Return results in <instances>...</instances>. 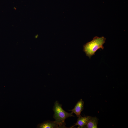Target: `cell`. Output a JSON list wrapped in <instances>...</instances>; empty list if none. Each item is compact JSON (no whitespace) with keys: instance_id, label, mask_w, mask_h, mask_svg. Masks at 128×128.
I'll list each match as a JSON object with an SVG mask.
<instances>
[{"instance_id":"obj_6","label":"cell","mask_w":128,"mask_h":128,"mask_svg":"<svg viewBox=\"0 0 128 128\" xmlns=\"http://www.w3.org/2000/svg\"><path fill=\"white\" fill-rule=\"evenodd\" d=\"M98 119L96 117H92L90 116L86 125L84 128H97V124Z\"/></svg>"},{"instance_id":"obj_5","label":"cell","mask_w":128,"mask_h":128,"mask_svg":"<svg viewBox=\"0 0 128 128\" xmlns=\"http://www.w3.org/2000/svg\"><path fill=\"white\" fill-rule=\"evenodd\" d=\"M38 127L40 128H59L58 124L55 121L48 120L45 121L38 125Z\"/></svg>"},{"instance_id":"obj_1","label":"cell","mask_w":128,"mask_h":128,"mask_svg":"<svg viewBox=\"0 0 128 128\" xmlns=\"http://www.w3.org/2000/svg\"><path fill=\"white\" fill-rule=\"evenodd\" d=\"M105 40L106 38L103 37H95L92 41L84 45L83 50L86 55L90 59L97 50L100 48L103 50V45Z\"/></svg>"},{"instance_id":"obj_2","label":"cell","mask_w":128,"mask_h":128,"mask_svg":"<svg viewBox=\"0 0 128 128\" xmlns=\"http://www.w3.org/2000/svg\"><path fill=\"white\" fill-rule=\"evenodd\" d=\"M62 105L56 101L54 103L53 110L54 112L53 118L58 124L59 128H66L65 122V119L69 117L74 116L72 112L68 113L62 108Z\"/></svg>"},{"instance_id":"obj_4","label":"cell","mask_w":128,"mask_h":128,"mask_svg":"<svg viewBox=\"0 0 128 128\" xmlns=\"http://www.w3.org/2000/svg\"><path fill=\"white\" fill-rule=\"evenodd\" d=\"M90 116H86L82 117L81 116L78 117L76 123L75 125L70 128H73L75 126H78V128H84L87 124Z\"/></svg>"},{"instance_id":"obj_3","label":"cell","mask_w":128,"mask_h":128,"mask_svg":"<svg viewBox=\"0 0 128 128\" xmlns=\"http://www.w3.org/2000/svg\"><path fill=\"white\" fill-rule=\"evenodd\" d=\"M84 103L82 99H81L76 104L74 108L69 111L74 113L78 117L80 116L81 113L84 109Z\"/></svg>"}]
</instances>
